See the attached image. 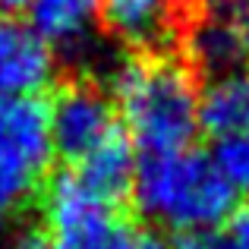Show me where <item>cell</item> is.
Here are the masks:
<instances>
[{"instance_id": "ba28073f", "label": "cell", "mask_w": 249, "mask_h": 249, "mask_svg": "<svg viewBox=\"0 0 249 249\" xmlns=\"http://www.w3.org/2000/svg\"><path fill=\"white\" fill-rule=\"evenodd\" d=\"M25 22L51 44L57 60L79 63L95 51L101 0H22Z\"/></svg>"}, {"instance_id": "8fae6325", "label": "cell", "mask_w": 249, "mask_h": 249, "mask_svg": "<svg viewBox=\"0 0 249 249\" xmlns=\"http://www.w3.org/2000/svg\"><path fill=\"white\" fill-rule=\"evenodd\" d=\"M199 120L202 133L214 139L249 129V70L224 76V79H212V85L202 91Z\"/></svg>"}, {"instance_id": "2e32d148", "label": "cell", "mask_w": 249, "mask_h": 249, "mask_svg": "<svg viewBox=\"0 0 249 249\" xmlns=\"http://www.w3.org/2000/svg\"><path fill=\"white\" fill-rule=\"evenodd\" d=\"M233 221H237V224H240V231H243L246 237H249V205H246V208H237Z\"/></svg>"}, {"instance_id": "8992f818", "label": "cell", "mask_w": 249, "mask_h": 249, "mask_svg": "<svg viewBox=\"0 0 249 249\" xmlns=\"http://www.w3.org/2000/svg\"><path fill=\"white\" fill-rule=\"evenodd\" d=\"M48 107L54 152L70 164L82 161L91 148H98L110 133L123 126L110 91L101 82L82 79V76L57 85Z\"/></svg>"}, {"instance_id": "4fadbf2b", "label": "cell", "mask_w": 249, "mask_h": 249, "mask_svg": "<svg viewBox=\"0 0 249 249\" xmlns=\"http://www.w3.org/2000/svg\"><path fill=\"white\" fill-rule=\"evenodd\" d=\"M174 249H249V237L240 231L237 221L231 218L221 227H205V231L180 233Z\"/></svg>"}, {"instance_id": "9c48e42d", "label": "cell", "mask_w": 249, "mask_h": 249, "mask_svg": "<svg viewBox=\"0 0 249 249\" xmlns=\"http://www.w3.org/2000/svg\"><path fill=\"white\" fill-rule=\"evenodd\" d=\"M57 54L25 19L0 16V98L38 95L54 82Z\"/></svg>"}, {"instance_id": "9a60e30c", "label": "cell", "mask_w": 249, "mask_h": 249, "mask_svg": "<svg viewBox=\"0 0 249 249\" xmlns=\"http://www.w3.org/2000/svg\"><path fill=\"white\" fill-rule=\"evenodd\" d=\"M129 249H174V246H170L161 233L142 231V233H136V240H133V246H129Z\"/></svg>"}, {"instance_id": "3957f363", "label": "cell", "mask_w": 249, "mask_h": 249, "mask_svg": "<svg viewBox=\"0 0 249 249\" xmlns=\"http://www.w3.org/2000/svg\"><path fill=\"white\" fill-rule=\"evenodd\" d=\"M54 155L48 101L0 98V227L41 196Z\"/></svg>"}, {"instance_id": "52a82bcc", "label": "cell", "mask_w": 249, "mask_h": 249, "mask_svg": "<svg viewBox=\"0 0 249 249\" xmlns=\"http://www.w3.org/2000/svg\"><path fill=\"white\" fill-rule=\"evenodd\" d=\"M199 0H101V25L129 54H174Z\"/></svg>"}, {"instance_id": "7c38bea8", "label": "cell", "mask_w": 249, "mask_h": 249, "mask_svg": "<svg viewBox=\"0 0 249 249\" xmlns=\"http://www.w3.org/2000/svg\"><path fill=\"white\" fill-rule=\"evenodd\" d=\"M212 158L224 170L227 180L237 186V193H249V129L214 139Z\"/></svg>"}, {"instance_id": "30bf717a", "label": "cell", "mask_w": 249, "mask_h": 249, "mask_svg": "<svg viewBox=\"0 0 249 249\" xmlns=\"http://www.w3.org/2000/svg\"><path fill=\"white\" fill-rule=\"evenodd\" d=\"M136 167H139V155H136V145L123 126L110 133L98 148H91L82 161L73 164L85 186L117 208L133 196Z\"/></svg>"}, {"instance_id": "277c9868", "label": "cell", "mask_w": 249, "mask_h": 249, "mask_svg": "<svg viewBox=\"0 0 249 249\" xmlns=\"http://www.w3.org/2000/svg\"><path fill=\"white\" fill-rule=\"evenodd\" d=\"M38 202L48 249H129L136 240L120 208L91 193L73 167L51 174Z\"/></svg>"}, {"instance_id": "7a4b0ae2", "label": "cell", "mask_w": 249, "mask_h": 249, "mask_svg": "<svg viewBox=\"0 0 249 249\" xmlns=\"http://www.w3.org/2000/svg\"><path fill=\"white\" fill-rule=\"evenodd\" d=\"M133 205L152 224L177 233L221 227L237 214V186L214 164L212 155L189 148L139 155Z\"/></svg>"}, {"instance_id": "5b68a950", "label": "cell", "mask_w": 249, "mask_h": 249, "mask_svg": "<svg viewBox=\"0 0 249 249\" xmlns=\"http://www.w3.org/2000/svg\"><path fill=\"white\" fill-rule=\"evenodd\" d=\"M180 51L199 79L249 70V0H199L186 19Z\"/></svg>"}, {"instance_id": "6da1fadb", "label": "cell", "mask_w": 249, "mask_h": 249, "mask_svg": "<svg viewBox=\"0 0 249 249\" xmlns=\"http://www.w3.org/2000/svg\"><path fill=\"white\" fill-rule=\"evenodd\" d=\"M107 91L142 155L189 148L196 133H202L199 76L177 54L123 57L110 70Z\"/></svg>"}, {"instance_id": "5bb4252c", "label": "cell", "mask_w": 249, "mask_h": 249, "mask_svg": "<svg viewBox=\"0 0 249 249\" xmlns=\"http://www.w3.org/2000/svg\"><path fill=\"white\" fill-rule=\"evenodd\" d=\"M6 249H48V237L41 231H22Z\"/></svg>"}]
</instances>
